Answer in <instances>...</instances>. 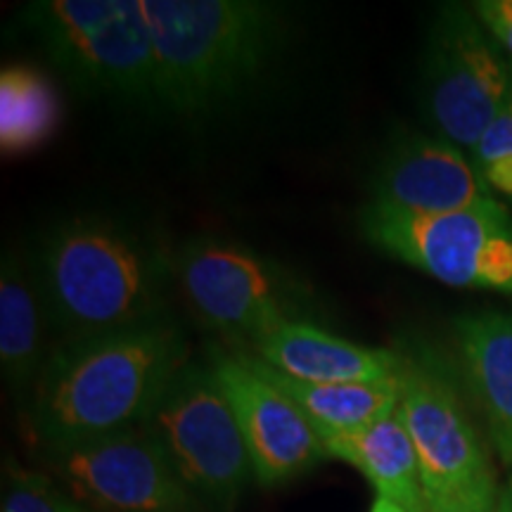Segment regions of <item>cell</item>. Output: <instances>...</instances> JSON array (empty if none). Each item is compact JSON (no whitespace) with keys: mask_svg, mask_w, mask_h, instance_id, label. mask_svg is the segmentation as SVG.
Masks as SVG:
<instances>
[{"mask_svg":"<svg viewBox=\"0 0 512 512\" xmlns=\"http://www.w3.org/2000/svg\"><path fill=\"white\" fill-rule=\"evenodd\" d=\"M470 155L484 183L512 197V102L491 121Z\"/></svg>","mask_w":512,"mask_h":512,"instance_id":"ffe728a7","label":"cell"},{"mask_svg":"<svg viewBox=\"0 0 512 512\" xmlns=\"http://www.w3.org/2000/svg\"><path fill=\"white\" fill-rule=\"evenodd\" d=\"M145 427L202 508L230 512L254 482L238 418L209 361L178 370Z\"/></svg>","mask_w":512,"mask_h":512,"instance_id":"8992f818","label":"cell"},{"mask_svg":"<svg viewBox=\"0 0 512 512\" xmlns=\"http://www.w3.org/2000/svg\"><path fill=\"white\" fill-rule=\"evenodd\" d=\"M482 27L512 57V0H479L472 5Z\"/></svg>","mask_w":512,"mask_h":512,"instance_id":"44dd1931","label":"cell"},{"mask_svg":"<svg viewBox=\"0 0 512 512\" xmlns=\"http://www.w3.org/2000/svg\"><path fill=\"white\" fill-rule=\"evenodd\" d=\"M422 512H432V510H427V508H425V510H422Z\"/></svg>","mask_w":512,"mask_h":512,"instance_id":"cb8c5ba5","label":"cell"},{"mask_svg":"<svg viewBox=\"0 0 512 512\" xmlns=\"http://www.w3.org/2000/svg\"><path fill=\"white\" fill-rule=\"evenodd\" d=\"M320 441L328 458L356 467L375 486L377 496L403 505L408 512L425 510L418 453L399 411L363 430L332 434Z\"/></svg>","mask_w":512,"mask_h":512,"instance_id":"2e32d148","label":"cell"},{"mask_svg":"<svg viewBox=\"0 0 512 512\" xmlns=\"http://www.w3.org/2000/svg\"><path fill=\"white\" fill-rule=\"evenodd\" d=\"M496 512H512V477L510 482L501 489V496H498V508Z\"/></svg>","mask_w":512,"mask_h":512,"instance_id":"603a6c76","label":"cell"},{"mask_svg":"<svg viewBox=\"0 0 512 512\" xmlns=\"http://www.w3.org/2000/svg\"><path fill=\"white\" fill-rule=\"evenodd\" d=\"M46 465L95 512H202L145 425L48 451Z\"/></svg>","mask_w":512,"mask_h":512,"instance_id":"30bf717a","label":"cell"},{"mask_svg":"<svg viewBox=\"0 0 512 512\" xmlns=\"http://www.w3.org/2000/svg\"><path fill=\"white\" fill-rule=\"evenodd\" d=\"M155 55V105L204 117L261 81L285 43L280 5L261 0H140Z\"/></svg>","mask_w":512,"mask_h":512,"instance_id":"3957f363","label":"cell"},{"mask_svg":"<svg viewBox=\"0 0 512 512\" xmlns=\"http://www.w3.org/2000/svg\"><path fill=\"white\" fill-rule=\"evenodd\" d=\"M370 512H408L403 505L389 501V498L384 496H375V503L370 505Z\"/></svg>","mask_w":512,"mask_h":512,"instance_id":"7402d4cb","label":"cell"},{"mask_svg":"<svg viewBox=\"0 0 512 512\" xmlns=\"http://www.w3.org/2000/svg\"><path fill=\"white\" fill-rule=\"evenodd\" d=\"M174 266L197 316L238 351H247L283 323L302 320L299 311L309 294L283 268L235 242L192 240Z\"/></svg>","mask_w":512,"mask_h":512,"instance_id":"9c48e42d","label":"cell"},{"mask_svg":"<svg viewBox=\"0 0 512 512\" xmlns=\"http://www.w3.org/2000/svg\"><path fill=\"white\" fill-rule=\"evenodd\" d=\"M399 351V413L418 453L425 508L496 512V472L448 368L432 351Z\"/></svg>","mask_w":512,"mask_h":512,"instance_id":"277c9868","label":"cell"},{"mask_svg":"<svg viewBox=\"0 0 512 512\" xmlns=\"http://www.w3.org/2000/svg\"><path fill=\"white\" fill-rule=\"evenodd\" d=\"M0 512H95L69 496L43 472L12 465L5 470Z\"/></svg>","mask_w":512,"mask_h":512,"instance_id":"d6986e66","label":"cell"},{"mask_svg":"<svg viewBox=\"0 0 512 512\" xmlns=\"http://www.w3.org/2000/svg\"><path fill=\"white\" fill-rule=\"evenodd\" d=\"M247 354L304 382H387L401 370V351L363 347L309 320H290L256 339Z\"/></svg>","mask_w":512,"mask_h":512,"instance_id":"4fadbf2b","label":"cell"},{"mask_svg":"<svg viewBox=\"0 0 512 512\" xmlns=\"http://www.w3.org/2000/svg\"><path fill=\"white\" fill-rule=\"evenodd\" d=\"M209 363L238 418L256 484L280 486L328 458L302 408L256 373L240 351L211 349Z\"/></svg>","mask_w":512,"mask_h":512,"instance_id":"8fae6325","label":"cell"},{"mask_svg":"<svg viewBox=\"0 0 512 512\" xmlns=\"http://www.w3.org/2000/svg\"><path fill=\"white\" fill-rule=\"evenodd\" d=\"M420 100L437 136L470 152L512 102V57L472 8L446 5L434 19L422 57Z\"/></svg>","mask_w":512,"mask_h":512,"instance_id":"52a82bcc","label":"cell"},{"mask_svg":"<svg viewBox=\"0 0 512 512\" xmlns=\"http://www.w3.org/2000/svg\"><path fill=\"white\" fill-rule=\"evenodd\" d=\"M174 259L155 238L110 219L64 221L43 238L36 283L62 344L166 316Z\"/></svg>","mask_w":512,"mask_h":512,"instance_id":"7a4b0ae2","label":"cell"},{"mask_svg":"<svg viewBox=\"0 0 512 512\" xmlns=\"http://www.w3.org/2000/svg\"><path fill=\"white\" fill-rule=\"evenodd\" d=\"M373 207L401 214H448L494 200L463 147L408 133L384 152L373 176Z\"/></svg>","mask_w":512,"mask_h":512,"instance_id":"7c38bea8","label":"cell"},{"mask_svg":"<svg viewBox=\"0 0 512 512\" xmlns=\"http://www.w3.org/2000/svg\"><path fill=\"white\" fill-rule=\"evenodd\" d=\"M188 361V339L169 316L60 344L29 396L31 432L48 453L143 427Z\"/></svg>","mask_w":512,"mask_h":512,"instance_id":"6da1fadb","label":"cell"},{"mask_svg":"<svg viewBox=\"0 0 512 512\" xmlns=\"http://www.w3.org/2000/svg\"><path fill=\"white\" fill-rule=\"evenodd\" d=\"M238 351V349H235ZM261 377H266L273 387L290 396L302 408L306 418L313 422L318 437H332V434H347L363 430L373 422L387 418L399 411L401 384L399 377L387 382H339L320 384L294 380L275 370L247 351H240Z\"/></svg>","mask_w":512,"mask_h":512,"instance_id":"e0dca14e","label":"cell"},{"mask_svg":"<svg viewBox=\"0 0 512 512\" xmlns=\"http://www.w3.org/2000/svg\"><path fill=\"white\" fill-rule=\"evenodd\" d=\"M64 107L46 72L31 64H8L0 72V150L19 157L48 145L60 131Z\"/></svg>","mask_w":512,"mask_h":512,"instance_id":"ac0fdd59","label":"cell"},{"mask_svg":"<svg viewBox=\"0 0 512 512\" xmlns=\"http://www.w3.org/2000/svg\"><path fill=\"white\" fill-rule=\"evenodd\" d=\"M22 22L81 91L155 105V55L140 0H36Z\"/></svg>","mask_w":512,"mask_h":512,"instance_id":"5b68a950","label":"cell"},{"mask_svg":"<svg viewBox=\"0 0 512 512\" xmlns=\"http://www.w3.org/2000/svg\"><path fill=\"white\" fill-rule=\"evenodd\" d=\"M363 238L451 287L512 294V216L498 200L448 214H401L368 204Z\"/></svg>","mask_w":512,"mask_h":512,"instance_id":"ba28073f","label":"cell"},{"mask_svg":"<svg viewBox=\"0 0 512 512\" xmlns=\"http://www.w3.org/2000/svg\"><path fill=\"white\" fill-rule=\"evenodd\" d=\"M48 323L36 275H27L17 254H5L0 268V368L17 396L34 394L53 356L46 337Z\"/></svg>","mask_w":512,"mask_h":512,"instance_id":"9a60e30c","label":"cell"},{"mask_svg":"<svg viewBox=\"0 0 512 512\" xmlns=\"http://www.w3.org/2000/svg\"><path fill=\"white\" fill-rule=\"evenodd\" d=\"M465 380L482 406L501 463L512 472V311H482L456 320Z\"/></svg>","mask_w":512,"mask_h":512,"instance_id":"5bb4252c","label":"cell"}]
</instances>
